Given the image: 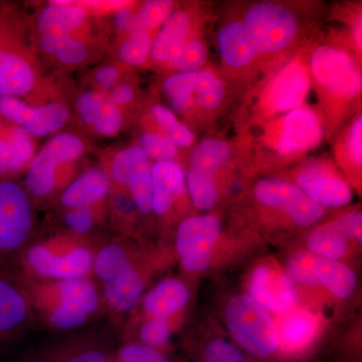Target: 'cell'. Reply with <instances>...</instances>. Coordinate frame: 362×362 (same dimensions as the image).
<instances>
[{
  "label": "cell",
  "instance_id": "cell-54",
  "mask_svg": "<svg viewBox=\"0 0 362 362\" xmlns=\"http://www.w3.org/2000/svg\"><path fill=\"white\" fill-rule=\"evenodd\" d=\"M151 362H170V361H168V359H166L165 357H163V358L158 359V361H151Z\"/></svg>",
  "mask_w": 362,
  "mask_h": 362
},
{
  "label": "cell",
  "instance_id": "cell-16",
  "mask_svg": "<svg viewBox=\"0 0 362 362\" xmlns=\"http://www.w3.org/2000/svg\"><path fill=\"white\" fill-rule=\"evenodd\" d=\"M310 88L308 74L299 63L286 66L274 78L269 90V102L275 111L300 108Z\"/></svg>",
  "mask_w": 362,
  "mask_h": 362
},
{
  "label": "cell",
  "instance_id": "cell-26",
  "mask_svg": "<svg viewBox=\"0 0 362 362\" xmlns=\"http://www.w3.org/2000/svg\"><path fill=\"white\" fill-rule=\"evenodd\" d=\"M318 329V320L310 311L298 310L286 317L278 328L279 343L288 350L302 349Z\"/></svg>",
  "mask_w": 362,
  "mask_h": 362
},
{
  "label": "cell",
  "instance_id": "cell-50",
  "mask_svg": "<svg viewBox=\"0 0 362 362\" xmlns=\"http://www.w3.org/2000/svg\"><path fill=\"white\" fill-rule=\"evenodd\" d=\"M134 98V90L130 85L123 84L117 86L111 90L110 95L107 97L110 103L115 105L116 107L123 106L130 103Z\"/></svg>",
  "mask_w": 362,
  "mask_h": 362
},
{
  "label": "cell",
  "instance_id": "cell-6",
  "mask_svg": "<svg viewBox=\"0 0 362 362\" xmlns=\"http://www.w3.org/2000/svg\"><path fill=\"white\" fill-rule=\"evenodd\" d=\"M255 195L264 206L281 209L300 226H313L323 218L325 209L315 204L303 190L288 181L268 178L255 187Z\"/></svg>",
  "mask_w": 362,
  "mask_h": 362
},
{
  "label": "cell",
  "instance_id": "cell-12",
  "mask_svg": "<svg viewBox=\"0 0 362 362\" xmlns=\"http://www.w3.org/2000/svg\"><path fill=\"white\" fill-rule=\"evenodd\" d=\"M249 292L255 301L273 313H286L297 301L291 279L270 264H261L255 269L250 279Z\"/></svg>",
  "mask_w": 362,
  "mask_h": 362
},
{
  "label": "cell",
  "instance_id": "cell-25",
  "mask_svg": "<svg viewBox=\"0 0 362 362\" xmlns=\"http://www.w3.org/2000/svg\"><path fill=\"white\" fill-rule=\"evenodd\" d=\"M33 154L32 138L23 128L14 126L0 135V173L20 170L33 160Z\"/></svg>",
  "mask_w": 362,
  "mask_h": 362
},
{
  "label": "cell",
  "instance_id": "cell-40",
  "mask_svg": "<svg viewBox=\"0 0 362 362\" xmlns=\"http://www.w3.org/2000/svg\"><path fill=\"white\" fill-rule=\"evenodd\" d=\"M123 125V116L118 107L110 103L108 100L104 102L101 110L95 120V130L99 134L111 137L115 136L121 130Z\"/></svg>",
  "mask_w": 362,
  "mask_h": 362
},
{
  "label": "cell",
  "instance_id": "cell-34",
  "mask_svg": "<svg viewBox=\"0 0 362 362\" xmlns=\"http://www.w3.org/2000/svg\"><path fill=\"white\" fill-rule=\"evenodd\" d=\"M152 51V42L148 33L135 30L124 40L119 49V58L130 66H140L148 59Z\"/></svg>",
  "mask_w": 362,
  "mask_h": 362
},
{
  "label": "cell",
  "instance_id": "cell-49",
  "mask_svg": "<svg viewBox=\"0 0 362 362\" xmlns=\"http://www.w3.org/2000/svg\"><path fill=\"white\" fill-rule=\"evenodd\" d=\"M96 82L98 86L104 92H108L115 88L118 82L119 73L115 66H107L100 69L96 74Z\"/></svg>",
  "mask_w": 362,
  "mask_h": 362
},
{
  "label": "cell",
  "instance_id": "cell-3",
  "mask_svg": "<svg viewBox=\"0 0 362 362\" xmlns=\"http://www.w3.org/2000/svg\"><path fill=\"white\" fill-rule=\"evenodd\" d=\"M81 138L71 133L54 136L30 161L26 187L35 197L51 194L56 185L57 169L61 164L77 160L84 153Z\"/></svg>",
  "mask_w": 362,
  "mask_h": 362
},
{
  "label": "cell",
  "instance_id": "cell-48",
  "mask_svg": "<svg viewBox=\"0 0 362 362\" xmlns=\"http://www.w3.org/2000/svg\"><path fill=\"white\" fill-rule=\"evenodd\" d=\"M349 156L352 160L356 164L361 165L362 162V118L358 119L352 125L349 135Z\"/></svg>",
  "mask_w": 362,
  "mask_h": 362
},
{
  "label": "cell",
  "instance_id": "cell-37",
  "mask_svg": "<svg viewBox=\"0 0 362 362\" xmlns=\"http://www.w3.org/2000/svg\"><path fill=\"white\" fill-rule=\"evenodd\" d=\"M206 362H255L237 345L226 339L211 340L204 352Z\"/></svg>",
  "mask_w": 362,
  "mask_h": 362
},
{
  "label": "cell",
  "instance_id": "cell-19",
  "mask_svg": "<svg viewBox=\"0 0 362 362\" xmlns=\"http://www.w3.org/2000/svg\"><path fill=\"white\" fill-rule=\"evenodd\" d=\"M311 273L315 286L322 285L339 299H346L356 291L358 279L349 267L337 259L321 258L313 255Z\"/></svg>",
  "mask_w": 362,
  "mask_h": 362
},
{
  "label": "cell",
  "instance_id": "cell-23",
  "mask_svg": "<svg viewBox=\"0 0 362 362\" xmlns=\"http://www.w3.org/2000/svg\"><path fill=\"white\" fill-rule=\"evenodd\" d=\"M218 42L223 61L233 68L247 65L259 54L244 23L238 21L221 28Z\"/></svg>",
  "mask_w": 362,
  "mask_h": 362
},
{
  "label": "cell",
  "instance_id": "cell-2",
  "mask_svg": "<svg viewBox=\"0 0 362 362\" xmlns=\"http://www.w3.org/2000/svg\"><path fill=\"white\" fill-rule=\"evenodd\" d=\"M244 25L259 52L282 51L291 44L297 32L292 11L273 2H259L250 7Z\"/></svg>",
  "mask_w": 362,
  "mask_h": 362
},
{
  "label": "cell",
  "instance_id": "cell-17",
  "mask_svg": "<svg viewBox=\"0 0 362 362\" xmlns=\"http://www.w3.org/2000/svg\"><path fill=\"white\" fill-rule=\"evenodd\" d=\"M152 209L162 216L185 192V173L177 163L157 161L151 165Z\"/></svg>",
  "mask_w": 362,
  "mask_h": 362
},
{
  "label": "cell",
  "instance_id": "cell-13",
  "mask_svg": "<svg viewBox=\"0 0 362 362\" xmlns=\"http://www.w3.org/2000/svg\"><path fill=\"white\" fill-rule=\"evenodd\" d=\"M297 187L321 207H342L352 201L351 188L339 176L318 168L305 169Z\"/></svg>",
  "mask_w": 362,
  "mask_h": 362
},
{
  "label": "cell",
  "instance_id": "cell-22",
  "mask_svg": "<svg viewBox=\"0 0 362 362\" xmlns=\"http://www.w3.org/2000/svg\"><path fill=\"white\" fill-rule=\"evenodd\" d=\"M35 84L32 66L23 57L6 52L0 61V98L28 94Z\"/></svg>",
  "mask_w": 362,
  "mask_h": 362
},
{
  "label": "cell",
  "instance_id": "cell-35",
  "mask_svg": "<svg viewBox=\"0 0 362 362\" xmlns=\"http://www.w3.org/2000/svg\"><path fill=\"white\" fill-rule=\"evenodd\" d=\"M173 6V1L168 0H150L145 2L139 13H136L135 30L147 33V30L165 23L170 16Z\"/></svg>",
  "mask_w": 362,
  "mask_h": 362
},
{
  "label": "cell",
  "instance_id": "cell-4",
  "mask_svg": "<svg viewBox=\"0 0 362 362\" xmlns=\"http://www.w3.org/2000/svg\"><path fill=\"white\" fill-rule=\"evenodd\" d=\"M221 235V223L214 216H190L180 223L175 247L181 265L187 271L209 268L214 245Z\"/></svg>",
  "mask_w": 362,
  "mask_h": 362
},
{
  "label": "cell",
  "instance_id": "cell-7",
  "mask_svg": "<svg viewBox=\"0 0 362 362\" xmlns=\"http://www.w3.org/2000/svg\"><path fill=\"white\" fill-rule=\"evenodd\" d=\"M32 209L25 190L11 181L0 182V252L25 244L32 228Z\"/></svg>",
  "mask_w": 362,
  "mask_h": 362
},
{
  "label": "cell",
  "instance_id": "cell-41",
  "mask_svg": "<svg viewBox=\"0 0 362 362\" xmlns=\"http://www.w3.org/2000/svg\"><path fill=\"white\" fill-rule=\"evenodd\" d=\"M170 334L168 319L151 318L142 326L140 339L142 344L156 349L168 343Z\"/></svg>",
  "mask_w": 362,
  "mask_h": 362
},
{
  "label": "cell",
  "instance_id": "cell-46",
  "mask_svg": "<svg viewBox=\"0 0 362 362\" xmlns=\"http://www.w3.org/2000/svg\"><path fill=\"white\" fill-rule=\"evenodd\" d=\"M65 221L73 232L86 233L92 228L94 216L90 207H76L68 211Z\"/></svg>",
  "mask_w": 362,
  "mask_h": 362
},
{
  "label": "cell",
  "instance_id": "cell-14",
  "mask_svg": "<svg viewBox=\"0 0 362 362\" xmlns=\"http://www.w3.org/2000/svg\"><path fill=\"white\" fill-rule=\"evenodd\" d=\"M104 295L111 309L127 312L139 301L143 293V280L131 263L129 257L121 262L103 279Z\"/></svg>",
  "mask_w": 362,
  "mask_h": 362
},
{
  "label": "cell",
  "instance_id": "cell-45",
  "mask_svg": "<svg viewBox=\"0 0 362 362\" xmlns=\"http://www.w3.org/2000/svg\"><path fill=\"white\" fill-rule=\"evenodd\" d=\"M49 362H114L108 354L95 347L71 350Z\"/></svg>",
  "mask_w": 362,
  "mask_h": 362
},
{
  "label": "cell",
  "instance_id": "cell-15",
  "mask_svg": "<svg viewBox=\"0 0 362 362\" xmlns=\"http://www.w3.org/2000/svg\"><path fill=\"white\" fill-rule=\"evenodd\" d=\"M321 138V126L313 112L306 108L290 111L283 121L278 151L288 156L311 148Z\"/></svg>",
  "mask_w": 362,
  "mask_h": 362
},
{
  "label": "cell",
  "instance_id": "cell-52",
  "mask_svg": "<svg viewBox=\"0 0 362 362\" xmlns=\"http://www.w3.org/2000/svg\"><path fill=\"white\" fill-rule=\"evenodd\" d=\"M362 20H361V14L359 16V18H357L356 28H354V39H356V42L357 47L361 49L362 45Z\"/></svg>",
  "mask_w": 362,
  "mask_h": 362
},
{
  "label": "cell",
  "instance_id": "cell-18",
  "mask_svg": "<svg viewBox=\"0 0 362 362\" xmlns=\"http://www.w3.org/2000/svg\"><path fill=\"white\" fill-rule=\"evenodd\" d=\"M190 293L185 283L175 278L161 281L143 300L144 310L152 318L168 319L189 301Z\"/></svg>",
  "mask_w": 362,
  "mask_h": 362
},
{
  "label": "cell",
  "instance_id": "cell-53",
  "mask_svg": "<svg viewBox=\"0 0 362 362\" xmlns=\"http://www.w3.org/2000/svg\"><path fill=\"white\" fill-rule=\"evenodd\" d=\"M6 49H2L1 47H0V61H1L2 57H4V54H6Z\"/></svg>",
  "mask_w": 362,
  "mask_h": 362
},
{
  "label": "cell",
  "instance_id": "cell-20",
  "mask_svg": "<svg viewBox=\"0 0 362 362\" xmlns=\"http://www.w3.org/2000/svg\"><path fill=\"white\" fill-rule=\"evenodd\" d=\"M110 190L108 175L101 169H90L66 188L62 204L69 209L90 207L102 201Z\"/></svg>",
  "mask_w": 362,
  "mask_h": 362
},
{
  "label": "cell",
  "instance_id": "cell-21",
  "mask_svg": "<svg viewBox=\"0 0 362 362\" xmlns=\"http://www.w3.org/2000/svg\"><path fill=\"white\" fill-rule=\"evenodd\" d=\"M85 7L71 1H54L40 13L37 26L42 35L64 37L83 25Z\"/></svg>",
  "mask_w": 362,
  "mask_h": 362
},
{
  "label": "cell",
  "instance_id": "cell-29",
  "mask_svg": "<svg viewBox=\"0 0 362 362\" xmlns=\"http://www.w3.org/2000/svg\"><path fill=\"white\" fill-rule=\"evenodd\" d=\"M206 71H185L166 78L164 90L175 109L183 111L192 106L194 95Z\"/></svg>",
  "mask_w": 362,
  "mask_h": 362
},
{
  "label": "cell",
  "instance_id": "cell-51",
  "mask_svg": "<svg viewBox=\"0 0 362 362\" xmlns=\"http://www.w3.org/2000/svg\"><path fill=\"white\" fill-rule=\"evenodd\" d=\"M114 23H115V25L119 30L131 33L134 32L136 13L128 7L124 6L122 8L116 11L115 16H114Z\"/></svg>",
  "mask_w": 362,
  "mask_h": 362
},
{
  "label": "cell",
  "instance_id": "cell-1",
  "mask_svg": "<svg viewBox=\"0 0 362 362\" xmlns=\"http://www.w3.org/2000/svg\"><path fill=\"white\" fill-rule=\"evenodd\" d=\"M226 326L230 337L243 349L259 358H268L277 352L278 327L266 310L250 295L230 298L225 309Z\"/></svg>",
  "mask_w": 362,
  "mask_h": 362
},
{
  "label": "cell",
  "instance_id": "cell-44",
  "mask_svg": "<svg viewBox=\"0 0 362 362\" xmlns=\"http://www.w3.org/2000/svg\"><path fill=\"white\" fill-rule=\"evenodd\" d=\"M312 258L313 254L307 252H300L292 257L288 269L293 280L297 281L300 284L315 286L311 273Z\"/></svg>",
  "mask_w": 362,
  "mask_h": 362
},
{
  "label": "cell",
  "instance_id": "cell-9",
  "mask_svg": "<svg viewBox=\"0 0 362 362\" xmlns=\"http://www.w3.org/2000/svg\"><path fill=\"white\" fill-rule=\"evenodd\" d=\"M94 257L84 247L58 252L45 245H37L28 250V263L37 275L54 280L83 279L93 269Z\"/></svg>",
  "mask_w": 362,
  "mask_h": 362
},
{
  "label": "cell",
  "instance_id": "cell-27",
  "mask_svg": "<svg viewBox=\"0 0 362 362\" xmlns=\"http://www.w3.org/2000/svg\"><path fill=\"white\" fill-rule=\"evenodd\" d=\"M349 240L332 223L320 226L309 233L307 247L315 256L338 261L346 255Z\"/></svg>",
  "mask_w": 362,
  "mask_h": 362
},
{
  "label": "cell",
  "instance_id": "cell-47",
  "mask_svg": "<svg viewBox=\"0 0 362 362\" xmlns=\"http://www.w3.org/2000/svg\"><path fill=\"white\" fill-rule=\"evenodd\" d=\"M334 223L347 239L354 240L357 244L361 245V214L351 213L345 214V216L334 221Z\"/></svg>",
  "mask_w": 362,
  "mask_h": 362
},
{
  "label": "cell",
  "instance_id": "cell-38",
  "mask_svg": "<svg viewBox=\"0 0 362 362\" xmlns=\"http://www.w3.org/2000/svg\"><path fill=\"white\" fill-rule=\"evenodd\" d=\"M207 52L206 47L199 40L187 42L176 58L171 61V65L180 73L199 71L206 63Z\"/></svg>",
  "mask_w": 362,
  "mask_h": 362
},
{
  "label": "cell",
  "instance_id": "cell-33",
  "mask_svg": "<svg viewBox=\"0 0 362 362\" xmlns=\"http://www.w3.org/2000/svg\"><path fill=\"white\" fill-rule=\"evenodd\" d=\"M152 115L156 122L168 133V137L173 140L176 146L187 147L192 144L194 133L187 126L177 120L175 114L162 105H156L152 108Z\"/></svg>",
  "mask_w": 362,
  "mask_h": 362
},
{
  "label": "cell",
  "instance_id": "cell-39",
  "mask_svg": "<svg viewBox=\"0 0 362 362\" xmlns=\"http://www.w3.org/2000/svg\"><path fill=\"white\" fill-rule=\"evenodd\" d=\"M225 89L223 83L211 71H206L197 90V100L202 108L213 110L223 101Z\"/></svg>",
  "mask_w": 362,
  "mask_h": 362
},
{
  "label": "cell",
  "instance_id": "cell-42",
  "mask_svg": "<svg viewBox=\"0 0 362 362\" xmlns=\"http://www.w3.org/2000/svg\"><path fill=\"white\" fill-rule=\"evenodd\" d=\"M106 99L107 97L103 93L97 92V90L83 93L78 97L77 103L78 114L86 124L93 126Z\"/></svg>",
  "mask_w": 362,
  "mask_h": 362
},
{
  "label": "cell",
  "instance_id": "cell-10",
  "mask_svg": "<svg viewBox=\"0 0 362 362\" xmlns=\"http://www.w3.org/2000/svg\"><path fill=\"white\" fill-rule=\"evenodd\" d=\"M111 176L118 185L130 189L136 206L142 213L152 209L151 165L139 146L121 150L114 157Z\"/></svg>",
  "mask_w": 362,
  "mask_h": 362
},
{
  "label": "cell",
  "instance_id": "cell-8",
  "mask_svg": "<svg viewBox=\"0 0 362 362\" xmlns=\"http://www.w3.org/2000/svg\"><path fill=\"white\" fill-rule=\"evenodd\" d=\"M311 71L330 92L351 98L361 90V76L351 57L341 49L319 47L311 54Z\"/></svg>",
  "mask_w": 362,
  "mask_h": 362
},
{
  "label": "cell",
  "instance_id": "cell-5",
  "mask_svg": "<svg viewBox=\"0 0 362 362\" xmlns=\"http://www.w3.org/2000/svg\"><path fill=\"white\" fill-rule=\"evenodd\" d=\"M56 294V305L49 319L52 327L59 330L83 325L99 305L96 287L86 278L58 281Z\"/></svg>",
  "mask_w": 362,
  "mask_h": 362
},
{
  "label": "cell",
  "instance_id": "cell-31",
  "mask_svg": "<svg viewBox=\"0 0 362 362\" xmlns=\"http://www.w3.org/2000/svg\"><path fill=\"white\" fill-rule=\"evenodd\" d=\"M40 45L42 51L54 54L59 62L65 65H78L83 63L88 56L86 45L69 35H42Z\"/></svg>",
  "mask_w": 362,
  "mask_h": 362
},
{
  "label": "cell",
  "instance_id": "cell-24",
  "mask_svg": "<svg viewBox=\"0 0 362 362\" xmlns=\"http://www.w3.org/2000/svg\"><path fill=\"white\" fill-rule=\"evenodd\" d=\"M190 23L187 14L176 11L171 14L152 44L151 54L157 62H171L187 44Z\"/></svg>",
  "mask_w": 362,
  "mask_h": 362
},
{
  "label": "cell",
  "instance_id": "cell-36",
  "mask_svg": "<svg viewBox=\"0 0 362 362\" xmlns=\"http://www.w3.org/2000/svg\"><path fill=\"white\" fill-rule=\"evenodd\" d=\"M140 148L148 158L170 161L177 154V146L168 136L145 133L140 137Z\"/></svg>",
  "mask_w": 362,
  "mask_h": 362
},
{
  "label": "cell",
  "instance_id": "cell-11",
  "mask_svg": "<svg viewBox=\"0 0 362 362\" xmlns=\"http://www.w3.org/2000/svg\"><path fill=\"white\" fill-rule=\"evenodd\" d=\"M0 115L25 129L28 134L47 136L57 132L69 120L65 105L54 103L33 107L18 98H0Z\"/></svg>",
  "mask_w": 362,
  "mask_h": 362
},
{
  "label": "cell",
  "instance_id": "cell-30",
  "mask_svg": "<svg viewBox=\"0 0 362 362\" xmlns=\"http://www.w3.org/2000/svg\"><path fill=\"white\" fill-rule=\"evenodd\" d=\"M230 154L232 149L228 143L218 139L204 140L192 154L194 170L214 176L230 160Z\"/></svg>",
  "mask_w": 362,
  "mask_h": 362
},
{
  "label": "cell",
  "instance_id": "cell-43",
  "mask_svg": "<svg viewBox=\"0 0 362 362\" xmlns=\"http://www.w3.org/2000/svg\"><path fill=\"white\" fill-rule=\"evenodd\" d=\"M160 352L145 344H128L119 350L114 362H151L163 358Z\"/></svg>",
  "mask_w": 362,
  "mask_h": 362
},
{
  "label": "cell",
  "instance_id": "cell-32",
  "mask_svg": "<svg viewBox=\"0 0 362 362\" xmlns=\"http://www.w3.org/2000/svg\"><path fill=\"white\" fill-rule=\"evenodd\" d=\"M187 185L192 201L199 211H209L218 201V190L211 175L192 169L187 175Z\"/></svg>",
  "mask_w": 362,
  "mask_h": 362
},
{
  "label": "cell",
  "instance_id": "cell-28",
  "mask_svg": "<svg viewBox=\"0 0 362 362\" xmlns=\"http://www.w3.org/2000/svg\"><path fill=\"white\" fill-rule=\"evenodd\" d=\"M28 304L14 286L0 279V333L8 332L25 322Z\"/></svg>",
  "mask_w": 362,
  "mask_h": 362
}]
</instances>
